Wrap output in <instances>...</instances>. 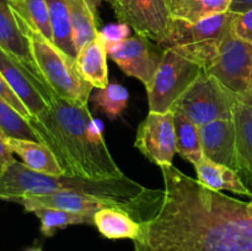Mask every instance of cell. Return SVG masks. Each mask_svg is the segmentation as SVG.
<instances>
[{
	"instance_id": "23",
	"label": "cell",
	"mask_w": 252,
	"mask_h": 251,
	"mask_svg": "<svg viewBox=\"0 0 252 251\" xmlns=\"http://www.w3.org/2000/svg\"><path fill=\"white\" fill-rule=\"evenodd\" d=\"M9 4L17 21L36 30L54 43L46 0H9Z\"/></svg>"
},
{
	"instance_id": "7",
	"label": "cell",
	"mask_w": 252,
	"mask_h": 251,
	"mask_svg": "<svg viewBox=\"0 0 252 251\" xmlns=\"http://www.w3.org/2000/svg\"><path fill=\"white\" fill-rule=\"evenodd\" d=\"M193 62L165 49L164 58L149 84L145 85L149 112L166 113L203 71Z\"/></svg>"
},
{
	"instance_id": "25",
	"label": "cell",
	"mask_w": 252,
	"mask_h": 251,
	"mask_svg": "<svg viewBox=\"0 0 252 251\" xmlns=\"http://www.w3.org/2000/svg\"><path fill=\"white\" fill-rule=\"evenodd\" d=\"M46 4L53 30L54 44L69 57L75 59L78 52L73 41L68 0H46Z\"/></svg>"
},
{
	"instance_id": "5",
	"label": "cell",
	"mask_w": 252,
	"mask_h": 251,
	"mask_svg": "<svg viewBox=\"0 0 252 251\" xmlns=\"http://www.w3.org/2000/svg\"><path fill=\"white\" fill-rule=\"evenodd\" d=\"M17 25L29 39L34 62L52 91L66 101L88 105L93 86L80 75L75 59L36 30L20 21Z\"/></svg>"
},
{
	"instance_id": "9",
	"label": "cell",
	"mask_w": 252,
	"mask_h": 251,
	"mask_svg": "<svg viewBox=\"0 0 252 251\" xmlns=\"http://www.w3.org/2000/svg\"><path fill=\"white\" fill-rule=\"evenodd\" d=\"M107 54L126 74L147 85L157 73L165 49L148 37L135 34L107 44Z\"/></svg>"
},
{
	"instance_id": "6",
	"label": "cell",
	"mask_w": 252,
	"mask_h": 251,
	"mask_svg": "<svg viewBox=\"0 0 252 251\" xmlns=\"http://www.w3.org/2000/svg\"><path fill=\"white\" fill-rule=\"evenodd\" d=\"M238 100V96L203 70L175 102L171 111L182 113L201 127L213 121L231 120Z\"/></svg>"
},
{
	"instance_id": "1",
	"label": "cell",
	"mask_w": 252,
	"mask_h": 251,
	"mask_svg": "<svg viewBox=\"0 0 252 251\" xmlns=\"http://www.w3.org/2000/svg\"><path fill=\"white\" fill-rule=\"evenodd\" d=\"M160 169L164 189L140 196L134 251H252L246 202L207 188L172 165Z\"/></svg>"
},
{
	"instance_id": "21",
	"label": "cell",
	"mask_w": 252,
	"mask_h": 251,
	"mask_svg": "<svg viewBox=\"0 0 252 251\" xmlns=\"http://www.w3.org/2000/svg\"><path fill=\"white\" fill-rule=\"evenodd\" d=\"M94 225L107 239L135 240L140 233V224L127 212L118 208H103L94 214Z\"/></svg>"
},
{
	"instance_id": "31",
	"label": "cell",
	"mask_w": 252,
	"mask_h": 251,
	"mask_svg": "<svg viewBox=\"0 0 252 251\" xmlns=\"http://www.w3.org/2000/svg\"><path fill=\"white\" fill-rule=\"evenodd\" d=\"M101 37L105 39L106 44H113L117 42L123 41V39L128 38L129 34V26L126 24H113L106 26L102 31H100Z\"/></svg>"
},
{
	"instance_id": "11",
	"label": "cell",
	"mask_w": 252,
	"mask_h": 251,
	"mask_svg": "<svg viewBox=\"0 0 252 251\" xmlns=\"http://www.w3.org/2000/svg\"><path fill=\"white\" fill-rule=\"evenodd\" d=\"M134 147L153 164L171 166L176 153L174 113H148L138 127Z\"/></svg>"
},
{
	"instance_id": "24",
	"label": "cell",
	"mask_w": 252,
	"mask_h": 251,
	"mask_svg": "<svg viewBox=\"0 0 252 251\" xmlns=\"http://www.w3.org/2000/svg\"><path fill=\"white\" fill-rule=\"evenodd\" d=\"M172 112V111H171ZM175 135H176V152L180 157L196 165L204 157L202 150L199 127L182 113L174 111Z\"/></svg>"
},
{
	"instance_id": "18",
	"label": "cell",
	"mask_w": 252,
	"mask_h": 251,
	"mask_svg": "<svg viewBox=\"0 0 252 251\" xmlns=\"http://www.w3.org/2000/svg\"><path fill=\"white\" fill-rule=\"evenodd\" d=\"M194 169H196L197 180L207 188L218 192L226 189L241 196L252 197V192L244 184L240 175L231 167L203 157L201 161L194 165Z\"/></svg>"
},
{
	"instance_id": "32",
	"label": "cell",
	"mask_w": 252,
	"mask_h": 251,
	"mask_svg": "<svg viewBox=\"0 0 252 251\" xmlns=\"http://www.w3.org/2000/svg\"><path fill=\"white\" fill-rule=\"evenodd\" d=\"M14 153L9 148L6 143V137L0 132V174L4 172L12 162H15Z\"/></svg>"
},
{
	"instance_id": "2",
	"label": "cell",
	"mask_w": 252,
	"mask_h": 251,
	"mask_svg": "<svg viewBox=\"0 0 252 251\" xmlns=\"http://www.w3.org/2000/svg\"><path fill=\"white\" fill-rule=\"evenodd\" d=\"M32 128L56 157L64 175L89 180L123 177L88 105L54 96L43 113L30 118Z\"/></svg>"
},
{
	"instance_id": "36",
	"label": "cell",
	"mask_w": 252,
	"mask_h": 251,
	"mask_svg": "<svg viewBox=\"0 0 252 251\" xmlns=\"http://www.w3.org/2000/svg\"><path fill=\"white\" fill-rule=\"evenodd\" d=\"M248 208L249 211H250V213L252 214V197H251V201L248 203Z\"/></svg>"
},
{
	"instance_id": "35",
	"label": "cell",
	"mask_w": 252,
	"mask_h": 251,
	"mask_svg": "<svg viewBox=\"0 0 252 251\" xmlns=\"http://www.w3.org/2000/svg\"><path fill=\"white\" fill-rule=\"evenodd\" d=\"M25 251H43V250H42V249L39 248V246H32V248L26 249V250H25Z\"/></svg>"
},
{
	"instance_id": "37",
	"label": "cell",
	"mask_w": 252,
	"mask_h": 251,
	"mask_svg": "<svg viewBox=\"0 0 252 251\" xmlns=\"http://www.w3.org/2000/svg\"><path fill=\"white\" fill-rule=\"evenodd\" d=\"M250 91L252 93V78H251V85H250ZM250 91H249V93H250Z\"/></svg>"
},
{
	"instance_id": "15",
	"label": "cell",
	"mask_w": 252,
	"mask_h": 251,
	"mask_svg": "<svg viewBox=\"0 0 252 251\" xmlns=\"http://www.w3.org/2000/svg\"><path fill=\"white\" fill-rule=\"evenodd\" d=\"M17 202L21 203L27 212L33 207L41 206L84 214L91 218H94V214L100 209L110 208V207L118 208L112 202H108L100 197L91 196V194L81 193V192H56V193L44 194V196L24 197Z\"/></svg>"
},
{
	"instance_id": "17",
	"label": "cell",
	"mask_w": 252,
	"mask_h": 251,
	"mask_svg": "<svg viewBox=\"0 0 252 251\" xmlns=\"http://www.w3.org/2000/svg\"><path fill=\"white\" fill-rule=\"evenodd\" d=\"M107 56V44L100 33L78 52L75 61L79 73L93 88L103 89L108 85Z\"/></svg>"
},
{
	"instance_id": "3",
	"label": "cell",
	"mask_w": 252,
	"mask_h": 251,
	"mask_svg": "<svg viewBox=\"0 0 252 251\" xmlns=\"http://www.w3.org/2000/svg\"><path fill=\"white\" fill-rule=\"evenodd\" d=\"M145 189L147 187L126 175L107 180H89L66 175L53 176L33 171L17 160L0 174V199L4 201L17 202L24 197L44 196L56 192H81L112 202L133 218Z\"/></svg>"
},
{
	"instance_id": "16",
	"label": "cell",
	"mask_w": 252,
	"mask_h": 251,
	"mask_svg": "<svg viewBox=\"0 0 252 251\" xmlns=\"http://www.w3.org/2000/svg\"><path fill=\"white\" fill-rule=\"evenodd\" d=\"M235 125L236 172L252 192V110L238 100L233 110Z\"/></svg>"
},
{
	"instance_id": "20",
	"label": "cell",
	"mask_w": 252,
	"mask_h": 251,
	"mask_svg": "<svg viewBox=\"0 0 252 251\" xmlns=\"http://www.w3.org/2000/svg\"><path fill=\"white\" fill-rule=\"evenodd\" d=\"M68 6L74 46L79 52L100 33L96 24V2L94 0H68Z\"/></svg>"
},
{
	"instance_id": "29",
	"label": "cell",
	"mask_w": 252,
	"mask_h": 251,
	"mask_svg": "<svg viewBox=\"0 0 252 251\" xmlns=\"http://www.w3.org/2000/svg\"><path fill=\"white\" fill-rule=\"evenodd\" d=\"M231 29L236 36L252 44V9L241 14H235Z\"/></svg>"
},
{
	"instance_id": "30",
	"label": "cell",
	"mask_w": 252,
	"mask_h": 251,
	"mask_svg": "<svg viewBox=\"0 0 252 251\" xmlns=\"http://www.w3.org/2000/svg\"><path fill=\"white\" fill-rule=\"evenodd\" d=\"M0 97L4 98L7 103H9L11 107H14L22 117H25L26 120L31 118V115L29 113L27 108L25 107L24 103L19 100L16 95H15L14 91L11 90V88L9 86V84L6 83L5 78L2 76V74L0 73Z\"/></svg>"
},
{
	"instance_id": "10",
	"label": "cell",
	"mask_w": 252,
	"mask_h": 251,
	"mask_svg": "<svg viewBox=\"0 0 252 251\" xmlns=\"http://www.w3.org/2000/svg\"><path fill=\"white\" fill-rule=\"evenodd\" d=\"M116 16L135 33L161 42L171 21L169 0H106Z\"/></svg>"
},
{
	"instance_id": "8",
	"label": "cell",
	"mask_w": 252,
	"mask_h": 251,
	"mask_svg": "<svg viewBox=\"0 0 252 251\" xmlns=\"http://www.w3.org/2000/svg\"><path fill=\"white\" fill-rule=\"evenodd\" d=\"M206 71L238 98L246 95L252 78V44L236 36L230 29L221 42L218 57Z\"/></svg>"
},
{
	"instance_id": "38",
	"label": "cell",
	"mask_w": 252,
	"mask_h": 251,
	"mask_svg": "<svg viewBox=\"0 0 252 251\" xmlns=\"http://www.w3.org/2000/svg\"><path fill=\"white\" fill-rule=\"evenodd\" d=\"M94 1H95V2H96V4H97V2H98V1H100V0H94Z\"/></svg>"
},
{
	"instance_id": "19",
	"label": "cell",
	"mask_w": 252,
	"mask_h": 251,
	"mask_svg": "<svg viewBox=\"0 0 252 251\" xmlns=\"http://www.w3.org/2000/svg\"><path fill=\"white\" fill-rule=\"evenodd\" d=\"M6 143L11 152L19 155L29 169L53 176L64 175L52 150L43 143L7 137Z\"/></svg>"
},
{
	"instance_id": "14",
	"label": "cell",
	"mask_w": 252,
	"mask_h": 251,
	"mask_svg": "<svg viewBox=\"0 0 252 251\" xmlns=\"http://www.w3.org/2000/svg\"><path fill=\"white\" fill-rule=\"evenodd\" d=\"M199 135L204 157L236 171L235 125L233 118L201 126Z\"/></svg>"
},
{
	"instance_id": "26",
	"label": "cell",
	"mask_w": 252,
	"mask_h": 251,
	"mask_svg": "<svg viewBox=\"0 0 252 251\" xmlns=\"http://www.w3.org/2000/svg\"><path fill=\"white\" fill-rule=\"evenodd\" d=\"M29 212L33 213L41 220V233L47 238L53 236L58 229H64L69 225H79V224L94 225V218L91 217L62 211V209L38 206L33 207Z\"/></svg>"
},
{
	"instance_id": "4",
	"label": "cell",
	"mask_w": 252,
	"mask_h": 251,
	"mask_svg": "<svg viewBox=\"0 0 252 251\" xmlns=\"http://www.w3.org/2000/svg\"><path fill=\"white\" fill-rule=\"evenodd\" d=\"M234 12H224L196 24L174 19L159 46L175 52L207 70L218 57L224 37L231 29Z\"/></svg>"
},
{
	"instance_id": "22",
	"label": "cell",
	"mask_w": 252,
	"mask_h": 251,
	"mask_svg": "<svg viewBox=\"0 0 252 251\" xmlns=\"http://www.w3.org/2000/svg\"><path fill=\"white\" fill-rule=\"evenodd\" d=\"M233 0H169L171 17L196 24L208 17L228 12Z\"/></svg>"
},
{
	"instance_id": "13",
	"label": "cell",
	"mask_w": 252,
	"mask_h": 251,
	"mask_svg": "<svg viewBox=\"0 0 252 251\" xmlns=\"http://www.w3.org/2000/svg\"><path fill=\"white\" fill-rule=\"evenodd\" d=\"M0 49H2L20 65L24 66L32 75L48 86L34 62L29 39L22 33L17 25L9 0H0Z\"/></svg>"
},
{
	"instance_id": "33",
	"label": "cell",
	"mask_w": 252,
	"mask_h": 251,
	"mask_svg": "<svg viewBox=\"0 0 252 251\" xmlns=\"http://www.w3.org/2000/svg\"><path fill=\"white\" fill-rule=\"evenodd\" d=\"M252 9V0H233L229 11L234 14H241Z\"/></svg>"
},
{
	"instance_id": "34",
	"label": "cell",
	"mask_w": 252,
	"mask_h": 251,
	"mask_svg": "<svg viewBox=\"0 0 252 251\" xmlns=\"http://www.w3.org/2000/svg\"><path fill=\"white\" fill-rule=\"evenodd\" d=\"M239 100H240L241 102L245 103V105H248L249 107H250L251 110H252V93H251V91H250V93L246 94V95L241 96V97L239 98Z\"/></svg>"
},
{
	"instance_id": "28",
	"label": "cell",
	"mask_w": 252,
	"mask_h": 251,
	"mask_svg": "<svg viewBox=\"0 0 252 251\" xmlns=\"http://www.w3.org/2000/svg\"><path fill=\"white\" fill-rule=\"evenodd\" d=\"M129 100V93L123 85L118 83H108L103 89H97L93 101L102 112H105L111 120L117 118L127 107Z\"/></svg>"
},
{
	"instance_id": "27",
	"label": "cell",
	"mask_w": 252,
	"mask_h": 251,
	"mask_svg": "<svg viewBox=\"0 0 252 251\" xmlns=\"http://www.w3.org/2000/svg\"><path fill=\"white\" fill-rule=\"evenodd\" d=\"M0 132L7 138L39 142V137L29 120L22 117L4 98L0 97Z\"/></svg>"
},
{
	"instance_id": "12",
	"label": "cell",
	"mask_w": 252,
	"mask_h": 251,
	"mask_svg": "<svg viewBox=\"0 0 252 251\" xmlns=\"http://www.w3.org/2000/svg\"><path fill=\"white\" fill-rule=\"evenodd\" d=\"M0 73L27 108L31 118L43 113L56 96L49 86L32 75L2 49H0Z\"/></svg>"
}]
</instances>
